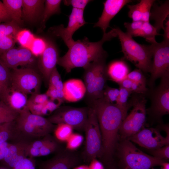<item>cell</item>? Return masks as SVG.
Returning <instances> with one entry per match:
<instances>
[{
    "instance_id": "cell-1",
    "label": "cell",
    "mask_w": 169,
    "mask_h": 169,
    "mask_svg": "<svg viewBox=\"0 0 169 169\" xmlns=\"http://www.w3.org/2000/svg\"><path fill=\"white\" fill-rule=\"evenodd\" d=\"M95 111L101 136L102 155L105 164L111 162V157L117 141L119 129L127 112L115 103L103 98L87 103Z\"/></svg>"
},
{
    "instance_id": "cell-2",
    "label": "cell",
    "mask_w": 169,
    "mask_h": 169,
    "mask_svg": "<svg viewBox=\"0 0 169 169\" xmlns=\"http://www.w3.org/2000/svg\"><path fill=\"white\" fill-rule=\"evenodd\" d=\"M117 36L115 28L103 34L101 39L91 42L87 37L74 41L68 48L65 54L59 57L57 64L63 67L67 73L74 68L84 69L91 63L102 58L107 57L106 52L103 48L104 43Z\"/></svg>"
},
{
    "instance_id": "cell-3",
    "label": "cell",
    "mask_w": 169,
    "mask_h": 169,
    "mask_svg": "<svg viewBox=\"0 0 169 169\" xmlns=\"http://www.w3.org/2000/svg\"><path fill=\"white\" fill-rule=\"evenodd\" d=\"M115 29L120 41L124 58L131 62L142 71L150 72L153 57L151 44H139L119 28Z\"/></svg>"
},
{
    "instance_id": "cell-4",
    "label": "cell",
    "mask_w": 169,
    "mask_h": 169,
    "mask_svg": "<svg viewBox=\"0 0 169 169\" xmlns=\"http://www.w3.org/2000/svg\"><path fill=\"white\" fill-rule=\"evenodd\" d=\"M119 151L121 169H150L166 161L143 152L127 139L120 144Z\"/></svg>"
},
{
    "instance_id": "cell-5",
    "label": "cell",
    "mask_w": 169,
    "mask_h": 169,
    "mask_svg": "<svg viewBox=\"0 0 169 169\" xmlns=\"http://www.w3.org/2000/svg\"><path fill=\"white\" fill-rule=\"evenodd\" d=\"M84 131L85 145L82 158L85 162L89 163L93 159L101 156L102 149L101 136L97 117L95 110L90 107H89Z\"/></svg>"
},
{
    "instance_id": "cell-6",
    "label": "cell",
    "mask_w": 169,
    "mask_h": 169,
    "mask_svg": "<svg viewBox=\"0 0 169 169\" xmlns=\"http://www.w3.org/2000/svg\"><path fill=\"white\" fill-rule=\"evenodd\" d=\"M89 107H74L70 106L59 107L47 119L56 125L65 124L73 129L84 131L87 120Z\"/></svg>"
},
{
    "instance_id": "cell-7",
    "label": "cell",
    "mask_w": 169,
    "mask_h": 169,
    "mask_svg": "<svg viewBox=\"0 0 169 169\" xmlns=\"http://www.w3.org/2000/svg\"><path fill=\"white\" fill-rule=\"evenodd\" d=\"M135 99L133 109L123 120L119 129V132L124 139L135 135L144 127L146 117V100L142 97Z\"/></svg>"
},
{
    "instance_id": "cell-8",
    "label": "cell",
    "mask_w": 169,
    "mask_h": 169,
    "mask_svg": "<svg viewBox=\"0 0 169 169\" xmlns=\"http://www.w3.org/2000/svg\"><path fill=\"white\" fill-rule=\"evenodd\" d=\"M10 85L26 95L39 93L41 84L40 75L29 68H16L11 71Z\"/></svg>"
},
{
    "instance_id": "cell-9",
    "label": "cell",
    "mask_w": 169,
    "mask_h": 169,
    "mask_svg": "<svg viewBox=\"0 0 169 169\" xmlns=\"http://www.w3.org/2000/svg\"><path fill=\"white\" fill-rule=\"evenodd\" d=\"M153 61L150 73V83L153 84L158 78L169 73V42L163 41L151 44Z\"/></svg>"
},
{
    "instance_id": "cell-10",
    "label": "cell",
    "mask_w": 169,
    "mask_h": 169,
    "mask_svg": "<svg viewBox=\"0 0 169 169\" xmlns=\"http://www.w3.org/2000/svg\"><path fill=\"white\" fill-rule=\"evenodd\" d=\"M84 10L73 8L67 27L61 24L51 28L49 31L54 36L61 38L69 48L74 41L72 38L74 33L87 23L84 18Z\"/></svg>"
},
{
    "instance_id": "cell-11",
    "label": "cell",
    "mask_w": 169,
    "mask_h": 169,
    "mask_svg": "<svg viewBox=\"0 0 169 169\" xmlns=\"http://www.w3.org/2000/svg\"><path fill=\"white\" fill-rule=\"evenodd\" d=\"M166 136L164 137L157 129L144 127L127 139L145 148L154 149L169 145L168 127H166Z\"/></svg>"
},
{
    "instance_id": "cell-12",
    "label": "cell",
    "mask_w": 169,
    "mask_h": 169,
    "mask_svg": "<svg viewBox=\"0 0 169 169\" xmlns=\"http://www.w3.org/2000/svg\"><path fill=\"white\" fill-rule=\"evenodd\" d=\"M152 96L151 110L158 117L169 113V73L161 77Z\"/></svg>"
},
{
    "instance_id": "cell-13",
    "label": "cell",
    "mask_w": 169,
    "mask_h": 169,
    "mask_svg": "<svg viewBox=\"0 0 169 169\" xmlns=\"http://www.w3.org/2000/svg\"><path fill=\"white\" fill-rule=\"evenodd\" d=\"M35 57L29 49L21 46L13 47L0 54V58L8 68L12 69L19 66L32 64Z\"/></svg>"
},
{
    "instance_id": "cell-14",
    "label": "cell",
    "mask_w": 169,
    "mask_h": 169,
    "mask_svg": "<svg viewBox=\"0 0 169 169\" xmlns=\"http://www.w3.org/2000/svg\"><path fill=\"white\" fill-rule=\"evenodd\" d=\"M72 151L66 149L43 162L40 169H71L81 165L82 160Z\"/></svg>"
},
{
    "instance_id": "cell-15",
    "label": "cell",
    "mask_w": 169,
    "mask_h": 169,
    "mask_svg": "<svg viewBox=\"0 0 169 169\" xmlns=\"http://www.w3.org/2000/svg\"><path fill=\"white\" fill-rule=\"evenodd\" d=\"M59 52L55 44L48 39L47 46L39 57L38 66L46 82L48 84L50 74L56 67L59 58Z\"/></svg>"
},
{
    "instance_id": "cell-16",
    "label": "cell",
    "mask_w": 169,
    "mask_h": 169,
    "mask_svg": "<svg viewBox=\"0 0 169 169\" xmlns=\"http://www.w3.org/2000/svg\"><path fill=\"white\" fill-rule=\"evenodd\" d=\"M126 29V33L132 38L141 37L151 44L156 42L155 37L160 35L156 28L149 22L139 21L124 23Z\"/></svg>"
},
{
    "instance_id": "cell-17",
    "label": "cell",
    "mask_w": 169,
    "mask_h": 169,
    "mask_svg": "<svg viewBox=\"0 0 169 169\" xmlns=\"http://www.w3.org/2000/svg\"><path fill=\"white\" fill-rule=\"evenodd\" d=\"M131 2L129 0L105 1L104 3V8L102 14L94 27L100 28L103 34L105 33L107 28L110 27V23L111 20L124 6Z\"/></svg>"
},
{
    "instance_id": "cell-18",
    "label": "cell",
    "mask_w": 169,
    "mask_h": 169,
    "mask_svg": "<svg viewBox=\"0 0 169 169\" xmlns=\"http://www.w3.org/2000/svg\"><path fill=\"white\" fill-rule=\"evenodd\" d=\"M1 99L18 114L28 108L27 95L11 85Z\"/></svg>"
},
{
    "instance_id": "cell-19",
    "label": "cell",
    "mask_w": 169,
    "mask_h": 169,
    "mask_svg": "<svg viewBox=\"0 0 169 169\" xmlns=\"http://www.w3.org/2000/svg\"><path fill=\"white\" fill-rule=\"evenodd\" d=\"M63 91L65 100L69 102H76L85 95L86 89L81 80L71 79L64 83Z\"/></svg>"
},
{
    "instance_id": "cell-20",
    "label": "cell",
    "mask_w": 169,
    "mask_h": 169,
    "mask_svg": "<svg viewBox=\"0 0 169 169\" xmlns=\"http://www.w3.org/2000/svg\"><path fill=\"white\" fill-rule=\"evenodd\" d=\"M155 0H141L135 5H128V16L132 22L142 21L149 22L151 15V8Z\"/></svg>"
},
{
    "instance_id": "cell-21",
    "label": "cell",
    "mask_w": 169,
    "mask_h": 169,
    "mask_svg": "<svg viewBox=\"0 0 169 169\" xmlns=\"http://www.w3.org/2000/svg\"><path fill=\"white\" fill-rule=\"evenodd\" d=\"M45 0H22V18L27 21L32 22L42 16Z\"/></svg>"
},
{
    "instance_id": "cell-22",
    "label": "cell",
    "mask_w": 169,
    "mask_h": 169,
    "mask_svg": "<svg viewBox=\"0 0 169 169\" xmlns=\"http://www.w3.org/2000/svg\"><path fill=\"white\" fill-rule=\"evenodd\" d=\"M14 126L15 129L27 136L40 137L49 135L34 123L26 120L18 115L14 121Z\"/></svg>"
},
{
    "instance_id": "cell-23",
    "label": "cell",
    "mask_w": 169,
    "mask_h": 169,
    "mask_svg": "<svg viewBox=\"0 0 169 169\" xmlns=\"http://www.w3.org/2000/svg\"><path fill=\"white\" fill-rule=\"evenodd\" d=\"M129 71L127 65L122 61H113L107 66L108 76L118 84L126 77Z\"/></svg>"
},
{
    "instance_id": "cell-24",
    "label": "cell",
    "mask_w": 169,
    "mask_h": 169,
    "mask_svg": "<svg viewBox=\"0 0 169 169\" xmlns=\"http://www.w3.org/2000/svg\"><path fill=\"white\" fill-rule=\"evenodd\" d=\"M3 3L12 20L19 26L23 24L22 0H3Z\"/></svg>"
},
{
    "instance_id": "cell-25",
    "label": "cell",
    "mask_w": 169,
    "mask_h": 169,
    "mask_svg": "<svg viewBox=\"0 0 169 169\" xmlns=\"http://www.w3.org/2000/svg\"><path fill=\"white\" fill-rule=\"evenodd\" d=\"M28 144L20 142L10 145L7 154L3 160L8 167L15 159L27 156L26 149Z\"/></svg>"
},
{
    "instance_id": "cell-26",
    "label": "cell",
    "mask_w": 169,
    "mask_h": 169,
    "mask_svg": "<svg viewBox=\"0 0 169 169\" xmlns=\"http://www.w3.org/2000/svg\"><path fill=\"white\" fill-rule=\"evenodd\" d=\"M169 2L166 1L160 6L155 7L151 12V17L155 21L154 27L158 32L161 29H163L164 22L169 17Z\"/></svg>"
},
{
    "instance_id": "cell-27",
    "label": "cell",
    "mask_w": 169,
    "mask_h": 169,
    "mask_svg": "<svg viewBox=\"0 0 169 169\" xmlns=\"http://www.w3.org/2000/svg\"><path fill=\"white\" fill-rule=\"evenodd\" d=\"M106 58H102L94 61L84 68V83L85 86L86 92L90 89L101 63L106 59Z\"/></svg>"
},
{
    "instance_id": "cell-28",
    "label": "cell",
    "mask_w": 169,
    "mask_h": 169,
    "mask_svg": "<svg viewBox=\"0 0 169 169\" xmlns=\"http://www.w3.org/2000/svg\"><path fill=\"white\" fill-rule=\"evenodd\" d=\"M60 0H45L44 10L41 16V23L44 27L47 20L52 15L60 13Z\"/></svg>"
},
{
    "instance_id": "cell-29",
    "label": "cell",
    "mask_w": 169,
    "mask_h": 169,
    "mask_svg": "<svg viewBox=\"0 0 169 169\" xmlns=\"http://www.w3.org/2000/svg\"><path fill=\"white\" fill-rule=\"evenodd\" d=\"M11 71L0 58V98L7 90L11 84Z\"/></svg>"
},
{
    "instance_id": "cell-30",
    "label": "cell",
    "mask_w": 169,
    "mask_h": 169,
    "mask_svg": "<svg viewBox=\"0 0 169 169\" xmlns=\"http://www.w3.org/2000/svg\"><path fill=\"white\" fill-rule=\"evenodd\" d=\"M18 114L0 100V124L14 121Z\"/></svg>"
},
{
    "instance_id": "cell-31",
    "label": "cell",
    "mask_w": 169,
    "mask_h": 169,
    "mask_svg": "<svg viewBox=\"0 0 169 169\" xmlns=\"http://www.w3.org/2000/svg\"><path fill=\"white\" fill-rule=\"evenodd\" d=\"M35 37L28 29H21L16 34L15 39L21 46L29 49Z\"/></svg>"
},
{
    "instance_id": "cell-32",
    "label": "cell",
    "mask_w": 169,
    "mask_h": 169,
    "mask_svg": "<svg viewBox=\"0 0 169 169\" xmlns=\"http://www.w3.org/2000/svg\"><path fill=\"white\" fill-rule=\"evenodd\" d=\"M20 26L13 20L0 23V38L11 36L15 38Z\"/></svg>"
},
{
    "instance_id": "cell-33",
    "label": "cell",
    "mask_w": 169,
    "mask_h": 169,
    "mask_svg": "<svg viewBox=\"0 0 169 169\" xmlns=\"http://www.w3.org/2000/svg\"><path fill=\"white\" fill-rule=\"evenodd\" d=\"M73 128L66 124H60L57 125L54 129V135L58 140L66 142L73 134Z\"/></svg>"
},
{
    "instance_id": "cell-34",
    "label": "cell",
    "mask_w": 169,
    "mask_h": 169,
    "mask_svg": "<svg viewBox=\"0 0 169 169\" xmlns=\"http://www.w3.org/2000/svg\"><path fill=\"white\" fill-rule=\"evenodd\" d=\"M48 39L35 37L29 50L35 57H39L45 49Z\"/></svg>"
},
{
    "instance_id": "cell-35",
    "label": "cell",
    "mask_w": 169,
    "mask_h": 169,
    "mask_svg": "<svg viewBox=\"0 0 169 169\" xmlns=\"http://www.w3.org/2000/svg\"><path fill=\"white\" fill-rule=\"evenodd\" d=\"M119 94L115 104L124 111L127 112L129 107L128 98L132 92L131 90L120 86Z\"/></svg>"
},
{
    "instance_id": "cell-36",
    "label": "cell",
    "mask_w": 169,
    "mask_h": 169,
    "mask_svg": "<svg viewBox=\"0 0 169 169\" xmlns=\"http://www.w3.org/2000/svg\"><path fill=\"white\" fill-rule=\"evenodd\" d=\"M83 140V137L81 135L73 133L66 141V149L72 151L77 149L81 145Z\"/></svg>"
},
{
    "instance_id": "cell-37",
    "label": "cell",
    "mask_w": 169,
    "mask_h": 169,
    "mask_svg": "<svg viewBox=\"0 0 169 169\" xmlns=\"http://www.w3.org/2000/svg\"><path fill=\"white\" fill-rule=\"evenodd\" d=\"M119 94V89L112 88L106 85L103 92V98L106 101L115 104Z\"/></svg>"
},
{
    "instance_id": "cell-38",
    "label": "cell",
    "mask_w": 169,
    "mask_h": 169,
    "mask_svg": "<svg viewBox=\"0 0 169 169\" xmlns=\"http://www.w3.org/2000/svg\"><path fill=\"white\" fill-rule=\"evenodd\" d=\"M16 42L15 38L11 36L0 38V54L14 47Z\"/></svg>"
},
{
    "instance_id": "cell-39",
    "label": "cell",
    "mask_w": 169,
    "mask_h": 169,
    "mask_svg": "<svg viewBox=\"0 0 169 169\" xmlns=\"http://www.w3.org/2000/svg\"><path fill=\"white\" fill-rule=\"evenodd\" d=\"M14 121L4 123L0 129V143L6 141L10 137Z\"/></svg>"
},
{
    "instance_id": "cell-40",
    "label": "cell",
    "mask_w": 169,
    "mask_h": 169,
    "mask_svg": "<svg viewBox=\"0 0 169 169\" xmlns=\"http://www.w3.org/2000/svg\"><path fill=\"white\" fill-rule=\"evenodd\" d=\"M28 108L32 114L43 116L49 114L44 104H38L28 102Z\"/></svg>"
},
{
    "instance_id": "cell-41",
    "label": "cell",
    "mask_w": 169,
    "mask_h": 169,
    "mask_svg": "<svg viewBox=\"0 0 169 169\" xmlns=\"http://www.w3.org/2000/svg\"><path fill=\"white\" fill-rule=\"evenodd\" d=\"M58 147L57 142L51 139L39 149L40 156L50 154L56 151Z\"/></svg>"
},
{
    "instance_id": "cell-42",
    "label": "cell",
    "mask_w": 169,
    "mask_h": 169,
    "mask_svg": "<svg viewBox=\"0 0 169 169\" xmlns=\"http://www.w3.org/2000/svg\"><path fill=\"white\" fill-rule=\"evenodd\" d=\"M126 77L133 82L146 85L145 77L140 69H136L129 73Z\"/></svg>"
},
{
    "instance_id": "cell-43",
    "label": "cell",
    "mask_w": 169,
    "mask_h": 169,
    "mask_svg": "<svg viewBox=\"0 0 169 169\" xmlns=\"http://www.w3.org/2000/svg\"><path fill=\"white\" fill-rule=\"evenodd\" d=\"M153 156L165 161L169 158V145H166L156 149L151 150Z\"/></svg>"
},
{
    "instance_id": "cell-44",
    "label": "cell",
    "mask_w": 169,
    "mask_h": 169,
    "mask_svg": "<svg viewBox=\"0 0 169 169\" xmlns=\"http://www.w3.org/2000/svg\"><path fill=\"white\" fill-rule=\"evenodd\" d=\"M91 0H65L63 1L64 5H71L73 8L84 10L87 5Z\"/></svg>"
},
{
    "instance_id": "cell-45",
    "label": "cell",
    "mask_w": 169,
    "mask_h": 169,
    "mask_svg": "<svg viewBox=\"0 0 169 169\" xmlns=\"http://www.w3.org/2000/svg\"><path fill=\"white\" fill-rule=\"evenodd\" d=\"M49 100L45 94H36L31 95L28 99V102L38 104H44Z\"/></svg>"
},
{
    "instance_id": "cell-46",
    "label": "cell",
    "mask_w": 169,
    "mask_h": 169,
    "mask_svg": "<svg viewBox=\"0 0 169 169\" xmlns=\"http://www.w3.org/2000/svg\"><path fill=\"white\" fill-rule=\"evenodd\" d=\"M13 169H35V163L31 158H25Z\"/></svg>"
},
{
    "instance_id": "cell-47",
    "label": "cell",
    "mask_w": 169,
    "mask_h": 169,
    "mask_svg": "<svg viewBox=\"0 0 169 169\" xmlns=\"http://www.w3.org/2000/svg\"><path fill=\"white\" fill-rule=\"evenodd\" d=\"M61 80V76L56 67L50 75L48 84L49 87L55 88L56 85Z\"/></svg>"
},
{
    "instance_id": "cell-48",
    "label": "cell",
    "mask_w": 169,
    "mask_h": 169,
    "mask_svg": "<svg viewBox=\"0 0 169 169\" xmlns=\"http://www.w3.org/2000/svg\"><path fill=\"white\" fill-rule=\"evenodd\" d=\"M12 20L8 11L3 2L0 1V23Z\"/></svg>"
},
{
    "instance_id": "cell-49",
    "label": "cell",
    "mask_w": 169,
    "mask_h": 169,
    "mask_svg": "<svg viewBox=\"0 0 169 169\" xmlns=\"http://www.w3.org/2000/svg\"><path fill=\"white\" fill-rule=\"evenodd\" d=\"M62 103L58 101L49 100L44 104V105L49 114H50L59 108Z\"/></svg>"
},
{
    "instance_id": "cell-50",
    "label": "cell",
    "mask_w": 169,
    "mask_h": 169,
    "mask_svg": "<svg viewBox=\"0 0 169 169\" xmlns=\"http://www.w3.org/2000/svg\"><path fill=\"white\" fill-rule=\"evenodd\" d=\"M147 90L146 85L133 82L131 88L132 92H134L139 94H143L145 93Z\"/></svg>"
},
{
    "instance_id": "cell-51",
    "label": "cell",
    "mask_w": 169,
    "mask_h": 169,
    "mask_svg": "<svg viewBox=\"0 0 169 169\" xmlns=\"http://www.w3.org/2000/svg\"><path fill=\"white\" fill-rule=\"evenodd\" d=\"M45 94L50 100L53 101H58L61 103L63 102L58 99L57 90L54 87H49L48 90Z\"/></svg>"
},
{
    "instance_id": "cell-52",
    "label": "cell",
    "mask_w": 169,
    "mask_h": 169,
    "mask_svg": "<svg viewBox=\"0 0 169 169\" xmlns=\"http://www.w3.org/2000/svg\"><path fill=\"white\" fill-rule=\"evenodd\" d=\"M48 135L45 136V137L42 140L36 141L29 144V146L33 147L40 149L51 139L50 137L48 136Z\"/></svg>"
},
{
    "instance_id": "cell-53",
    "label": "cell",
    "mask_w": 169,
    "mask_h": 169,
    "mask_svg": "<svg viewBox=\"0 0 169 169\" xmlns=\"http://www.w3.org/2000/svg\"><path fill=\"white\" fill-rule=\"evenodd\" d=\"M26 151L27 155L31 158L40 156L39 149L31 147L29 144L27 147Z\"/></svg>"
},
{
    "instance_id": "cell-54",
    "label": "cell",
    "mask_w": 169,
    "mask_h": 169,
    "mask_svg": "<svg viewBox=\"0 0 169 169\" xmlns=\"http://www.w3.org/2000/svg\"><path fill=\"white\" fill-rule=\"evenodd\" d=\"M90 163L89 169H105L103 163L96 159H93Z\"/></svg>"
},
{
    "instance_id": "cell-55",
    "label": "cell",
    "mask_w": 169,
    "mask_h": 169,
    "mask_svg": "<svg viewBox=\"0 0 169 169\" xmlns=\"http://www.w3.org/2000/svg\"><path fill=\"white\" fill-rule=\"evenodd\" d=\"M132 83L133 81L132 80L126 77L120 82L119 84L120 86L131 91Z\"/></svg>"
},
{
    "instance_id": "cell-56",
    "label": "cell",
    "mask_w": 169,
    "mask_h": 169,
    "mask_svg": "<svg viewBox=\"0 0 169 169\" xmlns=\"http://www.w3.org/2000/svg\"><path fill=\"white\" fill-rule=\"evenodd\" d=\"M163 29L164 33L163 35V41L169 42V19L166 20L165 24L164 25Z\"/></svg>"
},
{
    "instance_id": "cell-57",
    "label": "cell",
    "mask_w": 169,
    "mask_h": 169,
    "mask_svg": "<svg viewBox=\"0 0 169 169\" xmlns=\"http://www.w3.org/2000/svg\"><path fill=\"white\" fill-rule=\"evenodd\" d=\"M64 88V83L62 80H60L56 85L55 88L57 90H63Z\"/></svg>"
},
{
    "instance_id": "cell-58",
    "label": "cell",
    "mask_w": 169,
    "mask_h": 169,
    "mask_svg": "<svg viewBox=\"0 0 169 169\" xmlns=\"http://www.w3.org/2000/svg\"><path fill=\"white\" fill-rule=\"evenodd\" d=\"M106 166L105 167V169H121L120 168H117L113 165L111 163L106 164Z\"/></svg>"
},
{
    "instance_id": "cell-59",
    "label": "cell",
    "mask_w": 169,
    "mask_h": 169,
    "mask_svg": "<svg viewBox=\"0 0 169 169\" xmlns=\"http://www.w3.org/2000/svg\"><path fill=\"white\" fill-rule=\"evenodd\" d=\"M10 144L7 143V141L0 143V150L3 147L9 146Z\"/></svg>"
},
{
    "instance_id": "cell-60",
    "label": "cell",
    "mask_w": 169,
    "mask_h": 169,
    "mask_svg": "<svg viewBox=\"0 0 169 169\" xmlns=\"http://www.w3.org/2000/svg\"><path fill=\"white\" fill-rule=\"evenodd\" d=\"M162 169H169V163L165 161L162 164Z\"/></svg>"
},
{
    "instance_id": "cell-61",
    "label": "cell",
    "mask_w": 169,
    "mask_h": 169,
    "mask_svg": "<svg viewBox=\"0 0 169 169\" xmlns=\"http://www.w3.org/2000/svg\"><path fill=\"white\" fill-rule=\"evenodd\" d=\"M73 169H89V168L87 166L81 165L74 168Z\"/></svg>"
},
{
    "instance_id": "cell-62",
    "label": "cell",
    "mask_w": 169,
    "mask_h": 169,
    "mask_svg": "<svg viewBox=\"0 0 169 169\" xmlns=\"http://www.w3.org/2000/svg\"><path fill=\"white\" fill-rule=\"evenodd\" d=\"M0 169H8L5 168L0 167Z\"/></svg>"
},
{
    "instance_id": "cell-63",
    "label": "cell",
    "mask_w": 169,
    "mask_h": 169,
    "mask_svg": "<svg viewBox=\"0 0 169 169\" xmlns=\"http://www.w3.org/2000/svg\"><path fill=\"white\" fill-rule=\"evenodd\" d=\"M152 169H153V168H152Z\"/></svg>"
}]
</instances>
